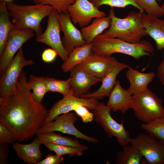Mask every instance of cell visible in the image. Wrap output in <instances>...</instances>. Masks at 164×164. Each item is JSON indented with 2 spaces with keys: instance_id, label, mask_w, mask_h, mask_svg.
Returning <instances> with one entry per match:
<instances>
[{
  "instance_id": "obj_28",
  "label": "cell",
  "mask_w": 164,
  "mask_h": 164,
  "mask_svg": "<svg viewBox=\"0 0 164 164\" xmlns=\"http://www.w3.org/2000/svg\"><path fill=\"white\" fill-rule=\"evenodd\" d=\"M141 128L148 135L164 142V117L157 118L148 123H143Z\"/></svg>"
},
{
  "instance_id": "obj_9",
  "label": "cell",
  "mask_w": 164,
  "mask_h": 164,
  "mask_svg": "<svg viewBox=\"0 0 164 164\" xmlns=\"http://www.w3.org/2000/svg\"><path fill=\"white\" fill-rule=\"evenodd\" d=\"M58 14L57 11L54 9L48 16L47 25L45 30L36 36V40L38 42L47 45L55 50L64 62L70 53L66 50L62 43Z\"/></svg>"
},
{
  "instance_id": "obj_26",
  "label": "cell",
  "mask_w": 164,
  "mask_h": 164,
  "mask_svg": "<svg viewBox=\"0 0 164 164\" xmlns=\"http://www.w3.org/2000/svg\"><path fill=\"white\" fill-rule=\"evenodd\" d=\"M128 144L122 146V150L118 152L116 164H142L143 156L135 147Z\"/></svg>"
},
{
  "instance_id": "obj_37",
  "label": "cell",
  "mask_w": 164,
  "mask_h": 164,
  "mask_svg": "<svg viewBox=\"0 0 164 164\" xmlns=\"http://www.w3.org/2000/svg\"><path fill=\"white\" fill-rule=\"evenodd\" d=\"M57 55V53L55 50L52 48H48L43 51L41 58L45 62L50 63L55 60Z\"/></svg>"
},
{
  "instance_id": "obj_8",
  "label": "cell",
  "mask_w": 164,
  "mask_h": 164,
  "mask_svg": "<svg viewBox=\"0 0 164 164\" xmlns=\"http://www.w3.org/2000/svg\"><path fill=\"white\" fill-rule=\"evenodd\" d=\"M34 63L32 60L25 59L21 47L4 72L0 75V100L7 97L14 91L23 68Z\"/></svg>"
},
{
  "instance_id": "obj_17",
  "label": "cell",
  "mask_w": 164,
  "mask_h": 164,
  "mask_svg": "<svg viewBox=\"0 0 164 164\" xmlns=\"http://www.w3.org/2000/svg\"><path fill=\"white\" fill-rule=\"evenodd\" d=\"M128 66V64L118 61L104 78L101 86L97 90L92 93H87L80 97L98 100L108 97L115 84L118 75L121 71Z\"/></svg>"
},
{
  "instance_id": "obj_33",
  "label": "cell",
  "mask_w": 164,
  "mask_h": 164,
  "mask_svg": "<svg viewBox=\"0 0 164 164\" xmlns=\"http://www.w3.org/2000/svg\"><path fill=\"white\" fill-rule=\"evenodd\" d=\"M76 0H32L35 4L50 5L56 9L59 13H68L69 7Z\"/></svg>"
},
{
  "instance_id": "obj_27",
  "label": "cell",
  "mask_w": 164,
  "mask_h": 164,
  "mask_svg": "<svg viewBox=\"0 0 164 164\" xmlns=\"http://www.w3.org/2000/svg\"><path fill=\"white\" fill-rule=\"evenodd\" d=\"M27 84L29 90L32 91L31 95L34 100L37 103H42L44 96L49 92L45 77L31 75Z\"/></svg>"
},
{
  "instance_id": "obj_7",
  "label": "cell",
  "mask_w": 164,
  "mask_h": 164,
  "mask_svg": "<svg viewBox=\"0 0 164 164\" xmlns=\"http://www.w3.org/2000/svg\"><path fill=\"white\" fill-rule=\"evenodd\" d=\"M129 143L145 158L142 164H164V142L142 133L135 138H130Z\"/></svg>"
},
{
  "instance_id": "obj_22",
  "label": "cell",
  "mask_w": 164,
  "mask_h": 164,
  "mask_svg": "<svg viewBox=\"0 0 164 164\" xmlns=\"http://www.w3.org/2000/svg\"><path fill=\"white\" fill-rule=\"evenodd\" d=\"M111 24L110 17L106 16L96 18L91 24L82 28L81 31L86 44L91 43L97 36L110 27Z\"/></svg>"
},
{
  "instance_id": "obj_4",
  "label": "cell",
  "mask_w": 164,
  "mask_h": 164,
  "mask_svg": "<svg viewBox=\"0 0 164 164\" xmlns=\"http://www.w3.org/2000/svg\"><path fill=\"white\" fill-rule=\"evenodd\" d=\"M141 12L131 11L124 18L116 16L114 9L110 10L108 16L111 19L110 27L102 33L108 37L121 39L128 43H137L142 38L148 35L140 19Z\"/></svg>"
},
{
  "instance_id": "obj_36",
  "label": "cell",
  "mask_w": 164,
  "mask_h": 164,
  "mask_svg": "<svg viewBox=\"0 0 164 164\" xmlns=\"http://www.w3.org/2000/svg\"><path fill=\"white\" fill-rule=\"evenodd\" d=\"M62 156L56 154L47 155L44 159L37 163L36 164H60L64 160Z\"/></svg>"
},
{
  "instance_id": "obj_40",
  "label": "cell",
  "mask_w": 164,
  "mask_h": 164,
  "mask_svg": "<svg viewBox=\"0 0 164 164\" xmlns=\"http://www.w3.org/2000/svg\"><path fill=\"white\" fill-rule=\"evenodd\" d=\"M159 2H160L162 0H156ZM161 7L164 9V2L163 3L161 6Z\"/></svg>"
},
{
  "instance_id": "obj_12",
  "label": "cell",
  "mask_w": 164,
  "mask_h": 164,
  "mask_svg": "<svg viewBox=\"0 0 164 164\" xmlns=\"http://www.w3.org/2000/svg\"><path fill=\"white\" fill-rule=\"evenodd\" d=\"M98 102L97 100L94 98L75 96L73 94V89L71 87L68 94L57 101L48 110L43 124L51 122L59 115L73 111L75 105L77 104H82L89 110L93 111Z\"/></svg>"
},
{
  "instance_id": "obj_24",
  "label": "cell",
  "mask_w": 164,
  "mask_h": 164,
  "mask_svg": "<svg viewBox=\"0 0 164 164\" xmlns=\"http://www.w3.org/2000/svg\"><path fill=\"white\" fill-rule=\"evenodd\" d=\"M92 43L86 44L74 49L67 60L62 63L61 68L64 72H70L75 67L83 62L92 52Z\"/></svg>"
},
{
  "instance_id": "obj_31",
  "label": "cell",
  "mask_w": 164,
  "mask_h": 164,
  "mask_svg": "<svg viewBox=\"0 0 164 164\" xmlns=\"http://www.w3.org/2000/svg\"><path fill=\"white\" fill-rule=\"evenodd\" d=\"M97 8L103 5H108L111 8L118 7L124 8L129 5L136 8L142 13L144 10L138 5L134 0H88Z\"/></svg>"
},
{
  "instance_id": "obj_34",
  "label": "cell",
  "mask_w": 164,
  "mask_h": 164,
  "mask_svg": "<svg viewBox=\"0 0 164 164\" xmlns=\"http://www.w3.org/2000/svg\"><path fill=\"white\" fill-rule=\"evenodd\" d=\"M89 110L85 106L80 104H77L75 105L73 111L81 118L83 122L88 123L92 121L94 119L93 113L90 112Z\"/></svg>"
},
{
  "instance_id": "obj_25",
  "label": "cell",
  "mask_w": 164,
  "mask_h": 164,
  "mask_svg": "<svg viewBox=\"0 0 164 164\" xmlns=\"http://www.w3.org/2000/svg\"><path fill=\"white\" fill-rule=\"evenodd\" d=\"M6 2L0 0V56L2 54L10 32L15 28L10 19Z\"/></svg>"
},
{
  "instance_id": "obj_16",
  "label": "cell",
  "mask_w": 164,
  "mask_h": 164,
  "mask_svg": "<svg viewBox=\"0 0 164 164\" xmlns=\"http://www.w3.org/2000/svg\"><path fill=\"white\" fill-rule=\"evenodd\" d=\"M70 83L73 90V94L80 97L87 93L91 87L102 80L90 75L78 67H75L70 71Z\"/></svg>"
},
{
  "instance_id": "obj_2",
  "label": "cell",
  "mask_w": 164,
  "mask_h": 164,
  "mask_svg": "<svg viewBox=\"0 0 164 164\" xmlns=\"http://www.w3.org/2000/svg\"><path fill=\"white\" fill-rule=\"evenodd\" d=\"M92 44V52L98 55L108 56L119 53L129 55L137 60L145 56H150L154 50L152 44L147 40L132 43L119 38L108 37L102 33L97 36Z\"/></svg>"
},
{
  "instance_id": "obj_5",
  "label": "cell",
  "mask_w": 164,
  "mask_h": 164,
  "mask_svg": "<svg viewBox=\"0 0 164 164\" xmlns=\"http://www.w3.org/2000/svg\"><path fill=\"white\" fill-rule=\"evenodd\" d=\"M162 100L148 88L145 91L132 95L130 108L139 121L145 123L164 117Z\"/></svg>"
},
{
  "instance_id": "obj_1",
  "label": "cell",
  "mask_w": 164,
  "mask_h": 164,
  "mask_svg": "<svg viewBox=\"0 0 164 164\" xmlns=\"http://www.w3.org/2000/svg\"><path fill=\"white\" fill-rule=\"evenodd\" d=\"M22 70L14 91L0 100V123L13 133L15 141L26 142L36 135L48 110L33 99Z\"/></svg>"
},
{
  "instance_id": "obj_35",
  "label": "cell",
  "mask_w": 164,
  "mask_h": 164,
  "mask_svg": "<svg viewBox=\"0 0 164 164\" xmlns=\"http://www.w3.org/2000/svg\"><path fill=\"white\" fill-rule=\"evenodd\" d=\"M15 141L12 133L5 125L0 123V143H13Z\"/></svg>"
},
{
  "instance_id": "obj_30",
  "label": "cell",
  "mask_w": 164,
  "mask_h": 164,
  "mask_svg": "<svg viewBox=\"0 0 164 164\" xmlns=\"http://www.w3.org/2000/svg\"><path fill=\"white\" fill-rule=\"evenodd\" d=\"M43 144L50 151H53L56 154L62 156L68 155L70 156H80L85 150L82 148L68 145H62L50 143H45Z\"/></svg>"
},
{
  "instance_id": "obj_23",
  "label": "cell",
  "mask_w": 164,
  "mask_h": 164,
  "mask_svg": "<svg viewBox=\"0 0 164 164\" xmlns=\"http://www.w3.org/2000/svg\"><path fill=\"white\" fill-rule=\"evenodd\" d=\"M36 135L37 137L34 139L40 144L50 143L80 148L85 150L89 149L88 147L80 143L76 139L63 136L60 134H56L54 132L42 133L36 134Z\"/></svg>"
},
{
  "instance_id": "obj_11",
  "label": "cell",
  "mask_w": 164,
  "mask_h": 164,
  "mask_svg": "<svg viewBox=\"0 0 164 164\" xmlns=\"http://www.w3.org/2000/svg\"><path fill=\"white\" fill-rule=\"evenodd\" d=\"M30 29H18L16 27L9 33L4 50L0 56V75L12 60L14 55L22 45L35 35Z\"/></svg>"
},
{
  "instance_id": "obj_32",
  "label": "cell",
  "mask_w": 164,
  "mask_h": 164,
  "mask_svg": "<svg viewBox=\"0 0 164 164\" xmlns=\"http://www.w3.org/2000/svg\"><path fill=\"white\" fill-rule=\"evenodd\" d=\"M147 14L158 18L164 15V9L160 6L156 0H134Z\"/></svg>"
},
{
  "instance_id": "obj_10",
  "label": "cell",
  "mask_w": 164,
  "mask_h": 164,
  "mask_svg": "<svg viewBox=\"0 0 164 164\" xmlns=\"http://www.w3.org/2000/svg\"><path fill=\"white\" fill-rule=\"evenodd\" d=\"M77 118L73 112H69L56 117L50 123L43 124L37 130L36 135L42 133L58 131L73 135L86 141L96 143L98 140L96 138L88 136L81 132L74 126Z\"/></svg>"
},
{
  "instance_id": "obj_3",
  "label": "cell",
  "mask_w": 164,
  "mask_h": 164,
  "mask_svg": "<svg viewBox=\"0 0 164 164\" xmlns=\"http://www.w3.org/2000/svg\"><path fill=\"white\" fill-rule=\"evenodd\" d=\"M6 5L16 28L31 29L36 36L43 33L41 21L54 9L50 5L43 4L24 5L11 2H6Z\"/></svg>"
},
{
  "instance_id": "obj_15",
  "label": "cell",
  "mask_w": 164,
  "mask_h": 164,
  "mask_svg": "<svg viewBox=\"0 0 164 164\" xmlns=\"http://www.w3.org/2000/svg\"><path fill=\"white\" fill-rule=\"evenodd\" d=\"M58 17L61 31L64 34L62 43L67 52L70 53L75 48L86 44L81 31L73 25L68 12L59 13Z\"/></svg>"
},
{
  "instance_id": "obj_20",
  "label": "cell",
  "mask_w": 164,
  "mask_h": 164,
  "mask_svg": "<svg viewBox=\"0 0 164 164\" xmlns=\"http://www.w3.org/2000/svg\"><path fill=\"white\" fill-rule=\"evenodd\" d=\"M127 68L126 76L130 84L127 90L132 95L146 90L148 85L155 76V73L153 72L142 73L129 66Z\"/></svg>"
},
{
  "instance_id": "obj_41",
  "label": "cell",
  "mask_w": 164,
  "mask_h": 164,
  "mask_svg": "<svg viewBox=\"0 0 164 164\" xmlns=\"http://www.w3.org/2000/svg\"><path fill=\"white\" fill-rule=\"evenodd\" d=\"M6 2H11L13 1L14 0H4Z\"/></svg>"
},
{
  "instance_id": "obj_39",
  "label": "cell",
  "mask_w": 164,
  "mask_h": 164,
  "mask_svg": "<svg viewBox=\"0 0 164 164\" xmlns=\"http://www.w3.org/2000/svg\"><path fill=\"white\" fill-rule=\"evenodd\" d=\"M157 76L164 87V57L158 67Z\"/></svg>"
},
{
  "instance_id": "obj_13",
  "label": "cell",
  "mask_w": 164,
  "mask_h": 164,
  "mask_svg": "<svg viewBox=\"0 0 164 164\" xmlns=\"http://www.w3.org/2000/svg\"><path fill=\"white\" fill-rule=\"evenodd\" d=\"M72 21L80 27L89 25L92 19L106 16L88 0H76L68 8Z\"/></svg>"
},
{
  "instance_id": "obj_21",
  "label": "cell",
  "mask_w": 164,
  "mask_h": 164,
  "mask_svg": "<svg viewBox=\"0 0 164 164\" xmlns=\"http://www.w3.org/2000/svg\"><path fill=\"white\" fill-rule=\"evenodd\" d=\"M40 144L34 140L28 144H21L14 142L12 148L19 158L28 164H36L41 161L42 154L40 149Z\"/></svg>"
},
{
  "instance_id": "obj_19",
  "label": "cell",
  "mask_w": 164,
  "mask_h": 164,
  "mask_svg": "<svg viewBox=\"0 0 164 164\" xmlns=\"http://www.w3.org/2000/svg\"><path fill=\"white\" fill-rule=\"evenodd\" d=\"M107 105L114 112L119 111L123 114L130 108L132 99V95L123 88L119 80H116L115 84L110 93Z\"/></svg>"
},
{
  "instance_id": "obj_14",
  "label": "cell",
  "mask_w": 164,
  "mask_h": 164,
  "mask_svg": "<svg viewBox=\"0 0 164 164\" xmlns=\"http://www.w3.org/2000/svg\"><path fill=\"white\" fill-rule=\"evenodd\" d=\"M118 62L111 56H103L91 52L77 66L94 77L103 80L111 68Z\"/></svg>"
},
{
  "instance_id": "obj_29",
  "label": "cell",
  "mask_w": 164,
  "mask_h": 164,
  "mask_svg": "<svg viewBox=\"0 0 164 164\" xmlns=\"http://www.w3.org/2000/svg\"><path fill=\"white\" fill-rule=\"evenodd\" d=\"M45 80L49 92L59 93L62 94L63 97L66 96L69 93L71 88L69 78L65 80L46 77Z\"/></svg>"
},
{
  "instance_id": "obj_18",
  "label": "cell",
  "mask_w": 164,
  "mask_h": 164,
  "mask_svg": "<svg viewBox=\"0 0 164 164\" xmlns=\"http://www.w3.org/2000/svg\"><path fill=\"white\" fill-rule=\"evenodd\" d=\"M140 19L148 35L155 42L157 50L164 49V19L144 12L141 13Z\"/></svg>"
},
{
  "instance_id": "obj_38",
  "label": "cell",
  "mask_w": 164,
  "mask_h": 164,
  "mask_svg": "<svg viewBox=\"0 0 164 164\" xmlns=\"http://www.w3.org/2000/svg\"><path fill=\"white\" fill-rule=\"evenodd\" d=\"M8 144L0 143V164H6L8 162L9 148Z\"/></svg>"
},
{
  "instance_id": "obj_6",
  "label": "cell",
  "mask_w": 164,
  "mask_h": 164,
  "mask_svg": "<svg viewBox=\"0 0 164 164\" xmlns=\"http://www.w3.org/2000/svg\"><path fill=\"white\" fill-rule=\"evenodd\" d=\"M111 108L103 102H98L93 111L94 119L103 128L110 138L115 137L118 143L122 146L129 144L130 138L128 132L122 123H118L112 117Z\"/></svg>"
}]
</instances>
